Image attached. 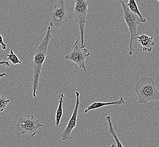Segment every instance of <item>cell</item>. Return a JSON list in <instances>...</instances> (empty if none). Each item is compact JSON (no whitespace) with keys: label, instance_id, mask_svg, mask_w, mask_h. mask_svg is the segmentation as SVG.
I'll use <instances>...</instances> for the list:
<instances>
[{"label":"cell","instance_id":"1","mask_svg":"<svg viewBox=\"0 0 159 147\" xmlns=\"http://www.w3.org/2000/svg\"><path fill=\"white\" fill-rule=\"evenodd\" d=\"M52 27L49 26L38 48L36 49L33 56L31 66L33 69L32 77V96L34 98L37 97L36 92L39 84L40 77L42 73L43 66L47 57L48 46L51 38H52Z\"/></svg>","mask_w":159,"mask_h":147},{"label":"cell","instance_id":"2","mask_svg":"<svg viewBox=\"0 0 159 147\" xmlns=\"http://www.w3.org/2000/svg\"><path fill=\"white\" fill-rule=\"evenodd\" d=\"M134 91L138 96V104L159 101V92L152 78L141 77L135 84Z\"/></svg>","mask_w":159,"mask_h":147},{"label":"cell","instance_id":"3","mask_svg":"<svg viewBox=\"0 0 159 147\" xmlns=\"http://www.w3.org/2000/svg\"><path fill=\"white\" fill-rule=\"evenodd\" d=\"M120 3L123 10V18L130 32V38L129 42V51L128 54L130 57H131L134 52L133 46L134 40L137 39V36H138L137 32L138 26L140 23H143L138 15L131 11L124 1L120 0Z\"/></svg>","mask_w":159,"mask_h":147},{"label":"cell","instance_id":"4","mask_svg":"<svg viewBox=\"0 0 159 147\" xmlns=\"http://www.w3.org/2000/svg\"><path fill=\"white\" fill-rule=\"evenodd\" d=\"M89 2L87 0H75L74 16L79 26L82 47H86L84 44V30L89 13Z\"/></svg>","mask_w":159,"mask_h":147},{"label":"cell","instance_id":"5","mask_svg":"<svg viewBox=\"0 0 159 147\" xmlns=\"http://www.w3.org/2000/svg\"><path fill=\"white\" fill-rule=\"evenodd\" d=\"M44 126L39 120L35 118L33 115H28L19 118L16 124V128L21 135H29L34 138L39 128Z\"/></svg>","mask_w":159,"mask_h":147},{"label":"cell","instance_id":"6","mask_svg":"<svg viewBox=\"0 0 159 147\" xmlns=\"http://www.w3.org/2000/svg\"><path fill=\"white\" fill-rule=\"evenodd\" d=\"M90 55V52L86 47H80L79 41L76 40L74 44L73 50L65 56V59L77 65L80 69H82L84 72L87 73L86 59L89 57Z\"/></svg>","mask_w":159,"mask_h":147},{"label":"cell","instance_id":"7","mask_svg":"<svg viewBox=\"0 0 159 147\" xmlns=\"http://www.w3.org/2000/svg\"><path fill=\"white\" fill-rule=\"evenodd\" d=\"M68 21L65 0H58L51 13L50 26L55 29H60L64 23Z\"/></svg>","mask_w":159,"mask_h":147},{"label":"cell","instance_id":"8","mask_svg":"<svg viewBox=\"0 0 159 147\" xmlns=\"http://www.w3.org/2000/svg\"><path fill=\"white\" fill-rule=\"evenodd\" d=\"M75 96H76V102L75 105L74 109L73 114L70 118L69 121L67 123V125L65 129L61 134V137L62 140L63 141L68 140L71 138V134L74 130V129L75 128L77 125V119L79 112V108H80V93L79 92L76 91L75 92Z\"/></svg>","mask_w":159,"mask_h":147},{"label":"cell","instance_id":"9","mask_svg":"<svg viewBox=\"0 0 159 147\" xmlns=\"http://www.w3.org/2000/svg\"><path fill=\"white\" fill-rule=\"evenodd\" d=\"M125 104V101L124 98L121 96L120 99L118 100L117 101H111V102L96 101V102H93L92 104H91L89 106L84 110V113H87L89 111L100 109V108H104L105 106H122L124 105Z\"/></svg>","mask_w":159,"mask_h":147},{"label":"cell","instance_id":"10","mask_svg":"<svg viewBox=\"0 0 159 147\" xmlns=\"http://www.w3.org/2000/svg\"><path fill=\"white\" fill-rule=\"evenodd\" d=\"M137 41L142 47V51L144 52L150 53L152 51L153 47L156 44L154 41L153 36H148L145 34L138 36Z\"/></svg>","mask_w":159,"mask_h":147},{"label":"cell","instance_id":"11","mask_svg":"<svg viewBox=\"0 0 159 147\" xmlns=\"http://www.w3.org/2000/svg\"><path fill=\"white\" fill-rule=\"evenodd\" d=\"M59 102L57 109L56 113V119H55V125L56 127H58L60 125L61 121L63 116V102L65 97L64 93H61L59 95Z\"/></svg>","mask_w":159,"mask_h":147},{"label":"cell","instance_id":"12","mask_svg":"<svg viewBox=\"0 0 159 147\" xmlns=\"http://www.w3.org/2000/svg\"><path fill=\"white\" fill-rule=\"evenodd\" d=\"M106 120H107V121L108 122V133L109 134L111 135L112 137L114 138L115 142L116 143V146L117 147H124L123 144L121 143V141H120V140H119V139L118 138L117 135L116 134V132L115 131V128H114V127H113V124H112V122H111V115H108L106 117Z\"/></svg>","mask_w":159,"mask_h":147},{"label":"cell","instance_id":"13","mask_svg":"<svg viewBox=\"0 0 159 147\" xmlns=\"http://www.w3.org/2000/svg\"><path fill=\"white\" fill-rule=\"evenodd\" d=\"M127 7L131 12L138 15L140 18L141 20L143 23H146V18H144L140 13V10L138 8V5L135 1V0H129L128 3L127 4Z\"/></svg>","mask_w":159,"mask_h":147},{"label":"cell","instance_id":"14","mask_svg":"<svg viewBox=\"0 0 159 147\" xmlns=\"http://www.w3.org/2000/svg\"><path fill=\"white\" fill-rule=\"evenodd\" d=\"M7 59L10 61H11V62L12 63L13 65H16L22 64V61L19 60L18 57V56L14 53V52L11 49L10 50L9 55H7Z\"/></svg>","mask_w":159,"mask_h":147},{"label":"cell","instance_id":"15","mask_svg":"<svg viewBox=\"0 0 159 147\" xmlns=\"http://www.w3.org/2000/svg\"><path fill=\"white\" fill-rule=\"evenodd\" d=\"M9 102L10 100L7 99L5 96L0 95V113L7 109Z\"/></svg>","mask_w":159,"mask_h":147},{"label":"cell","instance_id":"16","mask_svg":"<svg viewBox=\"0 0 159 147\" xmlns=\"http://www.w3.org/2000/svg\"><path fill=\"white\" fill-rule=\"evenodd\" d=\"M0 45H1V48L3 51H6L7 48V44L4 42L3 40V37L0 34Z\"/></svg>","mask_w":159,"mask_h":147},{"label":"cell","instance_id":"17","mask_svg":"<svg viewBox=\"0 0 159 147\" xmlns=\"http://www.w3.org/2000/svg\"><path fill=\"white\" fill-rule=\"evenodd\" d=\"M0 66L9 67L10 66V65L9 61H0Z\"/></svg>","mask_w":159,"mask_h":147},{"label":"cell","instance_id":"18","mask_svg":"<svg viewBox=\"0 0 159 147\" xmlns=\"http://www.w3.org/2000/svg\"><path fill=\"white\" fill-rule=\"evenodd\" d=\"M7 74L6 73H3L0 74V79H1V78H2L3 77H7Z\"/></svg>","mask_w":159,"mask_h":147},{"label":"cell","instance_id":"19","mask_svg":"<svg viewBox=\"0 0 159 147\" xmlns=\"http://www.w3.org/2000/svg\"><path fill=\"white\" fill-rule=\"evenodd\" d=\"M157 1H159V0H157Z\"/></svg>","mask_w":159,"mask_h":147}]
</instances>
